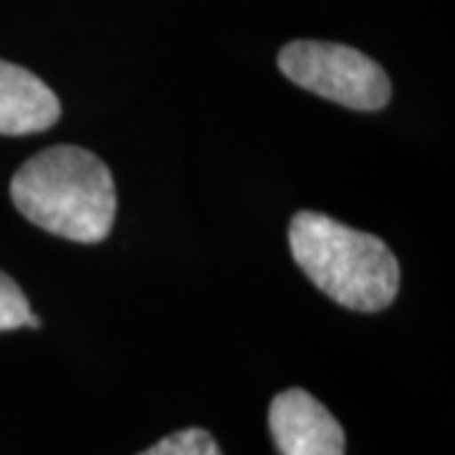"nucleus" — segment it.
Here are the masks:
<instances>
[{
	"label": "nucleus",
	"instance_id": "nucleus-5",
	"mask_svg": "<svg viewBox=\"0 0 455 455\" xmlns=\"http://www.w3.org/2000/svg\"><path fill=\"white\" fill-rule=\"evenodd\" d=\"M61 119V101L28 68L0 61V134H36Z\"/></svg>",
	"mask_w": 455,
	"mask_h": 455
},
{
	"label": "nucleus",
	"instance_id": "nucleus-6",
	"mask_svg": "<svg viewBox=\"0 0 455 455\" xmlns=\"http://www.w3.org/2000/svg\"><path fill=\"white\" fill-rule=\"evenodd\" d=\"M140 455H223L218 443L203 427H188L167 435Z\"/></svg>",
	"mask_w": 455,
	"mask_h": 455
},
{
	"label": "nucleus",
	"instance_id": "nucleus-1",
	"mask_svg": "<svg viewBox=\"0 0 455 455\" xmlns=\"http://www.w3.org/2000/svg\"><path fill=\"white\" fill-rule=\"evenodd\" d=\"M11 197L33 226L74 243L104 241L116 215L109 167L94 152L74 145L49 147L20 164Z\"/></svg>",
	"mask_w": 455,
	"mask_h": 455
},
{
	"label": "nucleus",
	"instance_id": "nucleus-3",
	"mask_svg": "<svg viewBox=\"0 0 455 455\" xmlns=\"http://www.w3.org/2000/svg\"><path fill=\"white\" fill-rule=\"evenodd\" d=\"M278 68L296 86L347 109L377 112L387 107L392 97V84L385 68L352 46L329 41H291L278 53Z\"/></svg>",
	"mask_w": 455,
	"mask_h": 455
},
{
	"label": "nucleus",
	"instance_id": "nucleus-2",
	"mask_svg": "<svg viewBox=\"0 0 455 455\" xmlns=\"http://www.w3.org/2000/svg\"><path fill=\"white\" fill-rule=\"evenodd\" d=\"M293 260L331 301L352 311H382L400 289V263L390 245L324 212L301 211L291 218Z\"/></svg>",
	"mask_w": 455,
	"mask_h": 455
},
{
	"label": "nucleus",
	"instance_id": "nucleus-7",
	"mask_svg": "<svg viewBox=\"0 0 455 455\" xmlns=\"http://www.w3.org/2000/svg\"><path fill=\"white\" fill-rule=\"evenodd\" d=\"M31 316V304L16 281L0 271V331L26 326Z\"/></svg>",
	"mask_w": 455,
	"mask_h": 455
},
{
	"label": "nucleus",
	"instance_id": "nucleus-4",
	"mask_svg": "<svg viewBox=\"0 0 455 455\" xmlns=\"http://www.w3.org/2000/svg\"><path fill=\"white\" fill-rule=\"evenodd\" d=\"M268 427L281 455H344L347 451L339 420L299 387L274 397Z\"/></svg>",
	"mask_w": 455,
	"mask_h": 455
}]
</instances>
